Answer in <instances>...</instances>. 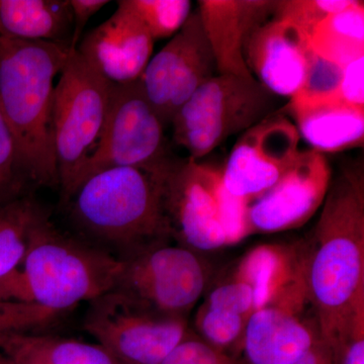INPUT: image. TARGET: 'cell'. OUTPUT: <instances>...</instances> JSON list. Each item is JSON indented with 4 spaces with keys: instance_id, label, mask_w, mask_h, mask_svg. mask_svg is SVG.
<instances>
[{
    "instance_id": "1",
    "label": "cell",
    "mask_w": 364,
    "mask_h": 364,
    "mask_svg": "<svg viewBox=\"0 0 364 364\" xmlns=\"http://www.w3.org/2000/svg\"><path fill=\"white\" fill-rule=\"evenodd\" d=\"M301 275L321 337L334 350L364 310L363 165L345 169L330 184Z\"/></svg>"
},
{
    "instance_id": "2",
    "label": "cell",
    "mask_w": 364,
    "mask_h": 364,
    "mask_svg": "<svg viewBox=\"0 0 364 364\" xmlns=\"http://www.w3.org/2000/svg\"><path fill=\"white\" fill-rule=\"evenodd\" d=\"M176 161L160 169L114 167L95 172L67 200L74 221L100 243L123 251L124 258L166 243L172 230L165 188Z\"/></svg>"
},
{
    "instance_id": "3",
    "label": "cell",
    "mask_w": 364,
    "mask_h": 364,
    "mask_svg": "<svg viewBox=\"0 0 364 364\" xmlns=\"http://www.w3.org/2000/svg\"><path fill=\"white\" fill-rule=\"evenodd\" d=\"M70 46L0 38V111L13 132L21 167L42 186L59 184L53 141L55 79Z\"/></svg>"
},
{
    "instance_id": "4",
    "label": "cell",
    "mask_w": 364,
    "mask_h": 364,
    "mask_svg": "<svg viewBox=\"0 0 364 364\" xmlns=\"http://www.w3.org/2000/svg\"><path fill=\"white\" fill-rule=\"evenodd\" d=\"M122 267L121 258L60 233L45 215L21 264L0 279V299L61 314L116 289Z\"/></svg>"
},
{
    "instance_id": "5",
    "label": "cell",
    "mask_w": 364,
    "mask_h": 364,
    "mask_svg": "<svg viewBox=\"0 0 364 364\" xmlns=\"http://www.w3.org/2000/svg\"><path fill=\"white\" fill-rule=\"evenodd\" d=\"M280 97L255 78L219 74L203 83L172 119L176 142L200 159L230 136L279 112Z\"/></svg>"
},
{
    "instance_id": "6",
    "label": "cell",
    "mask_w": 364,
    "mask_h": 364,
    "mask_svg": "<svg viewBox=\"0 0 364 364\" xmlns=\"http://www.w3.org/2000/svg\"><path fill=\"white\" fill-rule=\"evenodd\" d=\"M111 90V83L93 70L76 50H71L55 85L52 107L59 186L66 200L100 140Z\"/></svg>"
},
{
    "instance_id": "7",
    "label": "cell",
    "mask_w": 364,
    "mask_h": 364,
    "mask_svg": "<svg viewBox=\"0 0 364 364\" xmlns=\"http://www.w3.org/2000/svg\"><path fill=\"white\" fill-rule=\"evenodd\" d=\"M164 128V123L146 97L140 79L127 85H112L104 129L71 195L81 182L100 170L168 166L174 158L170 156Z\"/></svg>"
},
{
    "instance_id": "8",
    "label": "cell",
    "mask_w": 364,
    "mask_h": 364,
    "mask_svg": "<svg viewBox=\"0 0 364 364\" xmlns=\"http://www.w3.org/2000/svg\"><path fill=\"white\" fill-rule=\"evenodd\" d=\"M90 303L85 331L119 364H162L191 335L186 318L155 312L117 289Z\"/></svg>"
},
{
    "instance_id": "9",
    "label": "cell",
    "mask_w": 364,
    "mask_h": 364,
    "mask_svg": "<svg viewBox=\"0 0 364 364\" xmlns=\"http://www.w3.org/2000/svg\"><path fill=\"white\" fill-rule=\"evenodd\" d=\"M122 260L116 289L163 315L186 318L210 280L203 258L182 245L159 244Z\"/></svg>"
},
{
    "instance_id": "10",
    "label": "cell",
    "mask_w": 364,
    "mask_h": 364,
    "mask_svg": "<svg viewBox=\"0 0 364 364\" xmlns=\"http://www.w3.org/2000/svg\"><path fill=\"white\" fill-rule=\"evenodd\" d=\"M218 72L198 9L181 31L150 59L140 81L165 126L198 88Z\"/></svg>"
},
{
    "instance_id": "11",
    "label": "cell",
    "mask_w": 364,
    "mask_h": 364,
    "mask_svg": "<svg viewBox=\"0 0 364 364\" xmlns=\"http://www.w3.org/2000/svg\"><path fill=\"white\" fill-rule=\"evenodd\" d=\"M301 140L296 124L282 112L242 133L221 171L228 193L247 203L264 195L291 169Z\"/></svg>"
},
{
    "instance_id": "12",
    "label": "cell",
    "mask_w": 364,
    "mask_h": 364,
    "mask_svg": "<svg viewBox=\"0 0 364 364\" xmlns=\"http://www.w3.org/2000/svg\"><path fill=\"white\" fill-rule=\"evenodd\" d=\"M221 171L198 160L174 162L165 188V203L172 237L196 251L228 245L220 218L218 188Z\"/></svg>"
},
{
    "instance_id": "13",
    "label": "cell",
    "mask_w": 364,
    "mask_h": 364,
    "mask_svg": "<svg viewBox=\"0 0 364 364\" xmlns=\"http://www.w3.org/2000/svg\"><path fill=\"white\" fill-rule=\"evenodd\" d=\"M331 184L325 155L301 151L296 162L264 195L249 203L246 225L250 233H275L305 224L324 203Z\"/></svg>"
},
{
    "instance_id": "14",
    "label": "cell",
    "mask_w": 364,
    "mask_h": 364,
    "mask_svg": "<svg viewBox=\"0 0 364 364\" xmlns=\"http://www.w3.org/2000/svg\"><path fill=\"white\" fill-rule=\"evenodd\" d=\"M315 57L306 33L274 18L257 26L244 48L253 77L279 97L291 98L299 92Z\"/></svg>"
},
{
    "instance_id": "15",
    "label": "cell",
    "mask_w": 364,
    "mask_h": 364,
    "mask_svg": "<svg viewBox=\"0 0 364 364\" xmlns=\"http://www.w3.org/2000/svg\"><path fill=\"white\" fill-rule=\"evenodd\" d=\"M154 42L131 11L117 6L109 20L81 39L76 51L107 82L127 85L142 76Z\"/></svg>"
},
{
    "instance_id": "16",
    "label": "cell",
    "mask_w": 364,
    "mask_h": 364,
    "mask_svg": "<svg viewBox=\"0 0 364 364\" xmlns=\"http://www.w3.org/2000/svg\"><path fill=\"white\" fill-rule=\"evenodd\" d=\"M277 0H200L203 32L219 74L254 78L244 59L249 36L274 14Z\"/></svg>"
},
{
    "instance_id": "17",
    "label": "cell",
    "mask_w": 364,
    "mask_h": 364,
    "mask_svg": "<svg viewBox=\"0 0 364 364\" xmlns=\"http://www.w3.org/2000/svg\"><path fill=\"white\" fill-rule=\"evenodd\" d=\"M299 136L318 153H337L363 147L364 109L341 104L332 97L289 98Z\"/></svg>"
},
{
    "instance_id": "18",
    "label": "cell",
    "mask_w": 364,
    "mask_h": 364,
    "mask_svg": "<svg viewBox=\"0 0 364 364\" xmlns=\"http://www.w3.org/2000/svg\"><path fill=\"white\" fill-rule=\"evenodd\" d=\"M72 28L69 0H0L4 39L68 44Z\"/></svg>"
},
{
    "instance_id": "19",
    "label": "cell",
    "mask_w": 364,
    "mask_h": 364,
    "mask_svg": "<svg viewBox=\"0 0 364 364\" xmlns=\"http://www.w3.org/2000/svg\"><path fill=\"white\" fill-rule=\"evenodd\" d=\"M0 352L11 364H119L98 344L30 332L0 337Z\"/></svg>"
},
{
    "instance_id": "20",
    "label": "cell",
    "mask_w": 364,
    "mask_h": 364,
    "mask_svg": "<svg viewBox=\"0 0 364 364\" xmlns=\"http://www.w3.org/2000/svg\"><path fill=\"white\" fill-rule=\"evenodd\" d=\"M311 48L320 58L341 67L364 56V2L354 0L330 14L310 36Z\"/></svg>"
},
{
    "instance_id": "21",
    "label": "cell",
    "mask_w": 364,
    "mask_h": 364,
    "mask_svg": "<svg viewBox=\"0 0 364 364\" xmlns=\"http://www.w3.org/2000/svg\"><path fill=\"white\" fill-rule=\"evenodd\" d=\"M44 215L42 208L28 198L0 203V279L21 264L33 227Z\"/></svg>"
},
{
    "instance_id": "22",
    "label": "cell",
    "mask_w": 364,
    "mask_h": 364,
    "mask_svg": "<svg viewBox=\"0 0 364 364\" xmlns=\"http://www.w3.org/2000/svg\"><path fill=\"white\" fill-rule=\"evenodd\" d=\"M287 264L272 246H261L242 261L237 279L252 287L254 311L272 304L287 287Z\"/></svg>"
},
{
    "instance_id": "23",
    "label": "cell",
    "mask_w": 364,
    "mask_h": 364,
    "mask_svg": "<svg viewBox=\"0 0 364 364\" xmlns=\"http://www.w3.org/2000/svg\"><path fill=\"white\" fill-rule=\"evenodd\" d=\"M294 309L287 304L272 303L251 314L239 346L244 354L242 364H273L277 333Z\"/></svg>"
},
{
    "instance_id": "24",
    "label": "cell",
    "mask_w": 364,
    "mask_h": 364,
    "mask_svg": "<svg viewBox=\"0 0 364 364\" xmlns=\"http://www.w3.org/2000/svg\"><path fill=\"white\" fill-rule=\"evenodd\" d=\"M117 6L131 11L154 41L173 37L193 13L188 0H121Z\"/></svg>"
},
{
    "instance_id": "25",
    "label": "cell",
    "mask_w": 364,
    "mask_h": 364,
    "mask_svg": "<svg viewBox=\"0 0 364 364\" xmlns=\"http://www.w3.org/2000/svg\"><path fill=\"white\" fill-rule=\"evenodd\" d=\"M248 318L242 316L212 310L200 306L196 315V325L202 340L225 352L239 348Z\"/></svg>"
},
{
    "instance_id": "26",
    "label": "cell",
    "mask_w": 364,
    "mask_h": 364,
    "mask_svg": "<svg viewBox=\"0 0 364 364\" xmlns=\"http://www.w3.org/2000/svg\"><path fill=\"white\" fill-rule=\"evenodd\" d=\"M354 0H277L273 18L287 21L309 38L330 14L342 11Z\"/></svg>"
},
{
    "instance_id": "27",
    "label": "cell",
    "mask_w": 364,
    "mask_h": 364,
    "mask_svg": "<svg viewBox=\"0 0 364 364\" xmlns=\"http://www.w3.org/2000/svg\"><path fill=\"white\" fill-rule=\"evenodd\" d=\"M320 332L289 314L280 326L273 351V364H294L312 348Z\"/></svg>"
},
{
    "instance_id": "28",
    "label": "cell",
    "mask_w": 364,
    "mask_h": 364,
    "mask_svg": "<svg viewBox=\"0 0 364 364\" xmlns=\"http://www.w3.org/2000/svg\"><path fill=\"white\" fill-rule=\"evenodd\" d=\"M59 315L35 304L0 299V337L44 327Z\"/></svg>"
},
{
    "instance_id": "29",
    "label": "cell",
    "mask_w": 364,
    "mask_h": 364,
    "mask_svg": "<svg viewBox=\"0 0 364 364\" xmlns=\"http://www.w3.org/2000/svg\"><path fill=\"white\" fill-rule=\"evenodd\" d=\"M23 176L16 139L0 111V203L16 198Z\"/></svg>"
},
{
    "instance_id": "30",
    "label": "cell",
    "mask_w": 364,
    "mask_h": 364,
    "mask_svg": "<svg viewBox=\"0 0 364 364\" xmlns=\"http://www.w3.org/2000/svg\"><path fill=\"white\" fill-rule=\"evenodd\" d=\"M203 306L248 318L254 312L252 287L238 279L225 282L210 291Z\"/></svg>"
},
{
    "instance_id": "31",
    "label": "cell",
    "mask_w": 364,
    "mask_h": 364,
    "mask_svg": "<svg viewBox=\"0 0 364 364\" xmlns=\"http://www.w3.org/2000/svg\"><path fill=\"white\" fill-rule=\"evenodd\" d=\"M343 70L344 67L326 61L316 55L303 87L294 97L320 98L332 95L338 87Z\"/></svg>"
},
{
    "instance_id": "32",
    "label": "cell",
    "mask_w": 364,
    "mask_h": 364,
    "mask_svg": "<svg viewBox=\"0 0 364 364\" xmlns=\"http://www.w3.org/2000/svg\"><path fill=\"white\" fill-rule=\"evenodd\" d=\"M162 364H239L233 356L218 350L203 340L189 335Z\"/></svg>"
},
{
    "instance_id": "33",
    "label": "cell",
    "mask_w": 364,
    "mask_h": 364,
    "mask_svg": "<svg viewBox=\"0 0 364 364\" xmlns=\"http://www.w3.org/2000/svg\"><path fill=\"white\" fill-rule=\"evenodd\" d=\"M218 203L228 244L242 240L247 235L246 215L249 203L228 193L223 186L221 178L218 188Z\"/></svg>"
},
{
    "instance_id": "34",
    "label": "cell",
    "mask_w": 364,
    "mask_h": 364,
    "mask_svg": "<svg viewBox=\"0 0 364 364\" xmlns=\"http://www.w3.org/2000/svg\"><path fill=\"white\" fill-rule=\"evenodd\" d=\"M329 97L341 104L364 109V56L344 67L338 87Z\"/></svg>"
},
{
    "instance_id": "35",
    "label": "cell",
    "mask_w": 364,
    "mask_h": 364,
    "mask_svg": "<svg viewBox=\"0 0 364 364\" xmlns=\"http://www.w3.org/2000/svg\"><path fill=\"white\" fill-rule=\"evenodd\" d=\"M333 353L334 364H364V310L353 318Z\"/></svg>"
},
{
    "instance_id": "36",
    "label": "cell",
    "mask_w": 364,
    "mask_h": 364,
    "mask_svg": "<svg viewBox=\"0 0 364 364\" xmlns=\"http://www.w3.org/2000/svg\"><path fill=\"white\" fill-rule=\"evenodd\" d=\"M107 4L109 1L107 0H69L73 21L70 42L72 51L76 50L79 42L82 39L81 36L86 23Z\"/></svg>"
},
{
    "instance_id": "37",
    "label": "cell",
    "mask_w": 364,
    "mask_h": 364,
    "mask_svg": "<svg viewBox=\"0 0 364 364\" xmlns=\"http://www.w3.org/2000/svg\"><path fill=\"white\" fill-rule=\"evenodd\" d=\"M294 364H334L331 346L321 337L305 355Z\"/></svg>"
},
{
    "instance_id": "38",
    "label": "cell",
    "mask_w": 364,
    "mask_h": 364,
    "mask_svg": "<svg viewBox=\"0 0 364 364\" xmlns=\"http://www.w3.org/2000/svg\"><path fill=\"white\" fill-rule=\"evenodd\" d=\"M0 364H11V363L9 361V359H7L6 356L1 353V352H0Z\"/></svg>"
}]
</instances>
